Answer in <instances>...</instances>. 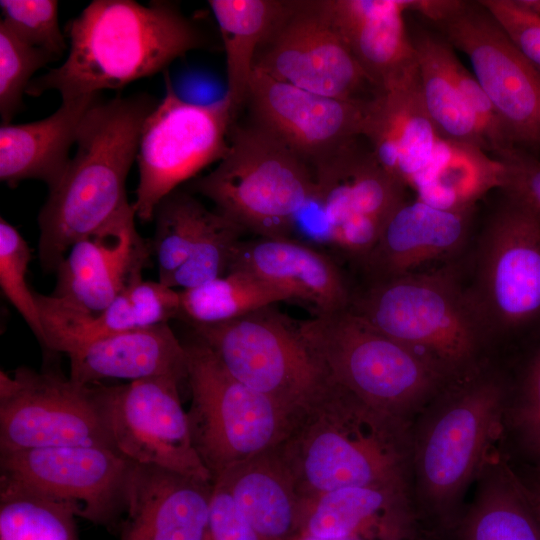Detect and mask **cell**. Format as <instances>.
Here are the masks:
<instances>
[{"mask_svg":"<svg viewBox=\"0 0 540 540\" xmlns=\"http://www.w3.org/2000/svg\"><path fill=\"white\" fill-rule=\"evenodd\" d=\"M509 392L478 363L454 376L411 425L410 490L427 531L439 538L506 431Z\"/></svg>","mask_w":540,"mask_h":540,"instance_id":"6da1fadb","label":"cell"},{"mask_svg":"<svg viewBox=\"0 0 540 540\" xmlns=\"http://www.w3.org/2000/svg\"><path fill=\"white\" fill-rule=\"evenodd\" d=\"M68 55L30 82L26 94L57 91L62 100L100 95L164 71L211 41L172 1L94 0L65 26Z\"/></svg>","mask_w":540,"mask_h":540,"instance_id":"7a4b0ae2","label":"cell"},{"mask_svg":"<svg viewBox=\"0 0 540 540\" xmlns=\"http://www.w3.org/2000/svg\"><path fill=\"white\" fill-rule=\"evenodd\" d=\"M411 425L329 378L277 448L303 502L345 487L410 485Z\"/></svg>","mask_w":540,"mask_h":540,"instance_id":"3957f363","label":"cell"},{"mask_svg":"<svg viewBox=\"0 0 540 540\" xmlns=\"http://www.w3.org/2000/svg\"><path fill=\"white\" fill-rule=\"evenodd\" d=\"M159 101L147 93L91 105L79 127L76 151L38 215L42 269L56 272L70 248L131 206L126 179L142 129Z\"/></svg>","mask_w":540,"mask_h":540,"instance_id":"277c9868","label":"cell"},{"mask_svg":"<svg viewBox=\"0 0 540 540\" xmlns=\"http://www.w3.org/2000/svg\"><path fill=\"white\" fill-rule=\"evenodd\" d=\"M364 138L378 162L429 205L472 208L489 189L501 188L499 160L449 140L434 125L422 103L418 68L373 97Z\"/></svg>","mask_w":540,"mask_h":540,"instance_id":"5b68a950","label":"cell"},{"mask_svg":"<svg viewBox=\"0 0 540 540\" xmlns=\"http://www.w3.org/2000/svg\"><path fill=\"white\" fill-rule=\"evenodd\" d=\"M326 375L376 409L413 423L454 376L348 309L296 322Z\"/></svg>","mask_w":540,"mask_h":540,"instance_id":"8992f818","label":"cell"},{"mask_svg":"<svg viewBox=\"0 0 540 540\" xmlns=\"http://www.w3.org/2000/svg\"><path fill=\"white\" fill-rule=\"evenodd\" d=\"M348 310L452 376L479 363L486 323L473 295L447 271L372 281L352 294Z\"/></svg>","mask_w":540,"mask_h":540,"instance_id":"52a82bcc","label":"cell"},{"mask_svg":"<svg viewBox=\"0 0 540 540\" xmlns=\"http://www.w3.org/2000/svg\"><path fill=\"white\" fill-rule=\"evenodd\" d=\"M244 232L292 237L314 192L311 166L264 130L232 125L225 156L191 183Z\"/></svg>","mask_w":540,"mask_h":540,"instance_id":"ba28073f","label":"cell"},{"mask_svg":"<svg viewBox=\"0 0 540 540\" xmlns=\"http://www.w3.org/2000/svg\"><path fill=\"white\" fill-rule=\"evenodd\" d=\"M183 343L192 443L213 482L232 466L278 445L295 413L234 378L196 336Z\"/></svg>","mask_w":540,"mask_h":540,"instance_id":"9c48e42d","label":"cell"},{"mask_svg":"<svg viewBox=\"0 0 540 540\" xmlns=\"http://www.w3.org/2000/svg\"><path fill=\"white\" fill-rule=\"evenodd\" d=\"M192 327L234 378L291 412L329 382L297 323L273 306L232 321Z\"/></svg>","mask_w":540,"mask_h":540,"instance_id":"30bf717a","label":"cell"},{"mask_svg":"<svg viewBox=\"0 0 540 540\" xmlns=\"http://www.w3.org/2000/svg\"><path fill=\"white\" fill-rule=\"evenodd\" d=\"M165 84V96L147 117L138 145L132 205L142 222L153 220L158 204L182 183L225 156L236 122L225 97L192 103L177 95L168 74Z\"/></svg>","mask_w":540,"mask_h":540,"instance_id":"8fae6325","label":"cell"},{"mask_svg":"<svg viewBox=\"0 0 540 540\" xmlns=\"http://www.w3.org/2000/svg\"><path fill=\"white\" fill-rule=\"evenodd\" d=\"M360 138L311 166L314 192L307 206L317 209L322 239L359 263L406 200V186L378 162L371 147L359 146Z\"/></svg>","mask_w":540,"mask_h":540,"instance_id":"7c38bea8","label":"cell"},{"mask_svg":"<svg viewBox=\"0 0 540 540\" xmlns=\"http://www.w3.org/2000/svg\"><path fill=\"white\" fill-rule=\"evenodd\" d=\"M133 465L117 450L96 445L0 452V483L61 503L96 525L113 527L126 511Z\"/></svg>","mask_w":540,"mask_h":540,"instance_id":"4fadbf2b","label":"cell"},{"mask_svg":"<svg viewBox=\"0 0 540 540\" xmlns=\"http://www.w3.org/2000/svg\"><path fill=\"white\" fill-rule=\"evenodd\" d=\"M86 445L115 449L91 385L27 367L0 372V452Z\"/></svg>","mask_w":540,"mask_h":540,"instance_id":"5bb4252c","label":"cell"},{"mask_svg":"<svg viewBox=\"0 0 540 540\" xmlns=\"http://www.w3.org/2000/svg\"><path fill=\"white\" fill-rule=\"evenodd\" d=\"M174 377L104 386L92 384L115 449L135 464L154 465L212 481L196 453Z\"/></svg>","mask_w":540,"mask_h":540,"instance_id":"9a60e30c","label":"cell"},{"mask_svg":"<svg viewBox=\"0 0 540 540\" xmlns=\"http://www.w3.org/2000/svg\"><path fill=\"white\" fill-rule=\"evenodd\" d=\"M435 25L469 58L514 147L540 158V71L479 1Z\"/></svg>","mask_w":540,"mask_h":540,"instance_id":"2e32d148","label":"cell"},{"mask_svg":"<svg viewBox=\"0 0 540 540\" xmlns=\"http://www.w3.org/2000/svg\"><path fill=\"white\" fill-rule=\"evenodd\" d=\"M254 70L338 99H368L364 91H378L335 30L324 0L287 1L257 51Z\"/></svg>","mask_w":540,"mask_h":540,"instance_id":"e0dca14e","label":"cell"},{"mask_svg":"<svg viewBox=\"0 0 540 540\" xmlns=\"http://www.w3.org/2000/svg\"><path fill=\"white\" fill-rule=\"evenodd\" d=\"M506 196L485 229L473 295L486 325L501 329L540 315V212Z\"/></svg>","mask_w":540,"mask_h":540,"instance_id":"ac0fdd59","label":"cell"},{"mask_svg":"<svg viewBox=\"0 0 540 540\" xmlns=\"http://www.w3.org/2000/svg\"><path fill=\"white\" fill-rule=\"evenodd\" d=\"M373 97H328L254 70L246 103L255 126L311 166L365 136Z\"/></svg>","mask_w":540,"mask_h":540,"instance_id":"d6986e66","label":"cell"},{"mask_svg":"<svg viewBox=\"0 0 540 540\" xmlns=\"http://www.w3.org/2000/svg\"><path fill=\"white\" fill-rule=\"evenodd\" d=\"M133 205L76 242L59 264L51 293L63 304L85 312L105 310L150 261L151 242L137 233Z\"/></svg>","mask_w":540,"mask_h":540,"instance_id":"ffe728a7","label":"cell"},{"mask_svg":"<svg viewBox=\"0 0 540 540\" xmlns=\"http://www.w3.org/2000/svg\"><path fill=\"white\" fill-rule=\"evenodd\" d=\"M299 533L358 540H432L407 483L345 487L306 500Z\"/></svg>","mask_w":540,"mask_h":540,"instance_id":"44dd1931","label":"cell"},{"mask_svg":"<svg viewBox=\"0 0 540 540\" xmlns=\"http://www.w3.org/2000/svg\"><path fill=\"white\" fill-rule=\"evenodd\" d=\"M212 489V481L134 463L120 540H208Z\"/></svg>","mask_w":540,"mask_h":540,"instance_id":"7402d4cb","label":"cell"},{"mask_svg":"<svg viewBox=\"0 0 540 540\" xmlns=\"http://www.w3.org/2000/svg\"><path fill=\"white\" fill-rule=\"evenodd\" d=\"M254 274L309 304L315 315L348 309L352 294L336 262L293 237L240 240L228 271ZM227 271V272H228Z\"/></svg>","mask_w":540,"mask_h":540,"instance_id":"603a6c76","label":"cell"},{"mask_svg":"<svg viewBox=\"0 0 540 540\" xmlns=\"http://www.w3.org/2000/svg\"><path fill=\"white\" fill-rule=\"evenodd\" d=\"M472 209H442L419 199L405 200L389 216L360 264L372 282L414 272L454 253L466 240Z\"/></svg>","mask_w":540,"mask_h":540,"instance_id":"cb8c5ba5","label":"cell"},{"mask_svg":"<svg viewBox=\"0 0 540 540\" xmlns=\"http://www.w3.org/2000/svg\"><path fill=\"white\" fill-rule=\"evenodd\" d=\"M349 51L379 91L417 69L405 0H324Z\"/></svg>","mask_w":540,"mask_h":540,"instance_id":"d4e9b609","label":"cell"},{"mask_svg":"<svg viewBox=\"0 0 540 540\" xmlns=\"http://www.w3.org/2000/svg\"><path fill=\"white\" fill-rule=\"evenodd\" d=\"M69 378L79 385L103 379L131 381L187 378V356L168 323L134 328L99 339L68 354Z\"/></svg>","mask_w":540,"mask_h":540,"instance_id":"484cf974","label":"cell"},{"mask_svg":"<svg viewBox=\"0 0 540 540\" xmlns=\"http://www.w3.org/2000/svg\"><path fill=\"white\" fill-rule=\"evenodd\" d=\"M100 95L62 100L48 117L0 127V179L10 187L24 180L44 182L49 191L62 179L70 162L81 122Z\"/></svg>","mask_w":540,"mask_h":540,"instance_id":"4316f807","label":"cell"},{"mask_svg":"<svg viewBox=\"0 0 540 540\" xmlns=\"http://www.w3.org/2000/svg\"><path fill=\"white\" fill-rule=\"evenodd\" d=\"M455 524L437 540H540V522L506 454L495 448Z\"/></svg>","mask_w":540,"mask_h":540,"instance_id":"83f0119b","label":"cell"},{"mask_svg":"<svg viewBox=\"0 0 540 540\" xmlns=\"http://www.w3.org/2000/svg\"><path fill=\"white\" fill-rule=\"evenodd\" d=\"M220 482L263 540H287L300 531L303 500L277 445L213 480Z\"/></svg>","mask_w":540,"mask_h":540,"instance_id":"f1b7e54d","label":"cell"},{"mask_svg":"<svg viewBox=\"0 0 540 540\" xmlns=\"http://www.w3.org/2000/svg\"><path fill=\"white\" fill-rule=\"evenodd\" d=\"M411 36L423 106L439 132L451 141L486 152L474 118L460 89L453 47L425 30ZM487 153V152H486Z\"/></svg>","mask_w":540,"mask_h":540,"instance_id":"f546056e","label":"cell"},{"mask_svg":"<svg viewBox=\"0 0 540 540\" xmlns=\"http://www.w3.org/2000/svg\"><path fill=\"white\" fill-rule=\"evenodd\" d=\"M287 1L210 0L226 56L227 91L231 114L236 117L247 102L254 60L263 40L282 15Z\"/></svg>","mask_w":540,"mask_h":540,"instance_id":"4dcf8cb0","label":"cell"},{"mask_svg":"<svg viewBox=\"0 0 540 540\" xmlns=\"http://www.w3.org/2000/svg\"><path fill=\"white\" fill-rule=\"evenodd\" d=\"M180 294V318L191 326L224 323L279 302L292 301L282 289L240 270L180 290Z\"/></svg>","mask_w":540,"mask_h":540,"instance_id":"1f68e13d","label":"cell"},{"mask_svg":"<svg viewBox=\"0 0 540 540\" xmlns=\"http://www.w3.org/2000/svg\"><path fill=\"white\" fill-rule=\"evenodd\" d=\"M44 331L43 346L70 354L99 339L138 328L124 291L100 313L71 308L50 295L36 293Z\"/></svg>","mask_w":540,"mask_h":540,"instance_id":"d6a6232c","label":"cell"},{"mask_svg":"<svg viewBox=\"0 0 540 540\" xmlns=\"http://www.w3.org/2000/svg\"><path fill=\"white\" fill-rule=\"evenodd\" d=\"M213 211L187 191L176 189L167 195L154 213L152 253L158 265L159 281L167 284L187 260Z\"/></svg>","mask_w":540,"mask_h":540,"instance_id":"836d02e7","label":"cell"},{"mask_svg":"<svg viewBox=\"0 0 540 540\" xmlns=\"http://www.w3.org/2000/svg\"><path fill=\"white\" fill-rule=\"evenodd\" d=\"M67 506L0 483V540H80Z\"/></svg>","mask_w":540,"mask_h":540,"instance_id":"e575fe53","label":"cell"},{"mask_svg":"<svg viewBox=\"0 0 540 540\" xmlns=\"http://www.w3.org/2000/svg\"><path fill=\"white\" fill-rule=\"evenodd\" d=\"M244 233L238 225L214 210L189 257L166 285L184 290L226 274L233 251Z\"/></svg>","mask_w":540,"mask_h":540,"instance_id":"d590c367","label":"cell"},{"mask_svg":"<svg viewBox=\"0 0 540 540\" xmlns=\"http://www.w3.org/2000/svg\"><path fill=\"white\" fill-rule=\"evenodd\" d=\"M56 61L50 54L20 39L0 21V115L2 124H9L22 107L23 94L33 75Z\"/></svg>","mask_w":540,"mask_h":540,"instance_id":"8d00e7d4","label":"cell"},{"mask_svg":"<svg viewBox=\"0 0 540 540\" xmlns=\"http://www.w3.org/2000/svg\"><path fill=\"white\" fill-rule=\"evenodd\" d=\"M30 249L18 230L5 219H0V287L3 295L22 316L26 324L43 345L36 293L26 282L30 262Z\"/></svg>","mask_w":540,"mask_h":540,"instance_id":"74e56055","label":"cell"},{"mask_svg":"<svg viewBox=\"0 0 540 540\" xmlns=\"http://www.w3.org/2000/svg\"><path fill=\"white\" fill-rule=\"evenodd\" d=\"M2 19L27 44L59 60L67 50L55 0H1Z\"/></svg>","mask_w":540,"mask_h":540,"instance_id":"f35d334b","label":"cell"},{"mask_svg":"<svg viewBox=\"0 0 540 540\" xmlns=\"http://www.w3.org/2000/svg\"><path fill=\"white\" fill-rule=\"evenodd\" d=\"M507 428L531 455L540 460V350L529 364L516 399H509Z\"/></svg>","mask_w":540,"mask_h":540,"instance_id":"ab89813d","label":"cell"},{"mask_svg":"<svg viewBox=\"0 0 540 540\" xmlns=\"http://www.w3.org/2000/svg\"><path fill=\"white\" fill-rule=\"evenodd\" d=\"M455 69L460 89L474 118L486 152L492 153V157L497 159L514 149L515 147L494 105L475 76L459 60Z\"/></svg>","mask_w":540,"mask_h":540,"instance_id":"60d3db41","label":"cell"},{"mask_svg":"<svg viewBox=\"0 0 540 540\" xmlns=\"http://www.w3.org/2000/svg\"><path fill=\"white\" fill-rule=\"evenodd\" d=\"M515 47L540 71V12L520 0H482Z\"/></svg>","mask_w":540,"mask_h":540,"instance_id":"b9f144b4","label":"cell"},{"mask_svg":"<svg viewBox=\"0 0 540 540\" xmlns=\"http://www.w3.org/2000/svg\"><path fill=\"white\" fill-rule=\"evenodd\" d=\"M124 293L138 328L165 324L173 318H180V291L159 280L144 281L139 277L127 286Z\"/></svg>","mask_w":540,"mask_h":540,"instance_id":"7bdbcfd3","label":"cell"},{"mask_svg":"<svg viewBox=\"0 0 540 540\" xmlns=\"http://www.w3.org/2000/svg\"><path fill=\"white\" fill-rule=\"evenodd\" d=\"M498 160L503 167L501 189L540 212V158L515 148Z\"/></svg>","mask_w":540,"mask_h":540,"instance_id":"ee69618b","label":"cell"},{"mask_svg":"<svg viewBox=\"0 0 540 540\" xmlns=\"http://www.w3.org/2000/svg\"><path fill=\"white\" fill-rule=\"evenodd\" d=\"M208 540H263L218 481L213 482Z\"/></svg>","mask_w":540,"mask_h":540,"instance_id":"f6af8a7d","label":"cell"},{"mask_svg":"<svg viewBox=\"0 0 540 540\" xmlns=\"http://www.w3.org/2000/svg\"><path fill=\"white\" fill-rule=\"evenodd\" d=\"M407 11L417 12L434 24L455 14L465 3L457 0H405Z\"/></svg>","mask_w":540,"mask_h":540,"instance_id":"bcb514c9","label":"cell"},{"mask_svg":"<svg viewBox=\"0 0 540 540\" xmlns=\"http://www.w3.org/2000/svg\"><path fill=\"white\" fill-rule=\"evenodd\" d=\"M519 479H520V481L522 483L523 489H524L525 494H526V496H527V498L529 500V503H530L536 517L538 518V520L540 522V491H538V490L534 489L533 487L529 486L528 484H526L520 477H519Z\"/></svg>","mask_w":540,"mask_h":540,"instance_id":"7dc6e473","label":"cell"},{"mask_svg":"<svg viewBox=\"0 0 540 540\" xmlns=\"http://www.w3.org/2000/svg\"><path fill=\"white\" fill-rule=\"evenodd\" d=\"M287 540H358L353 538H325L306 533H298Z\"/></svg>","mask_w":540,"mask_h":540,"instance_id":"c3c4849f","label":"cell"},{"mask_svg":"<svg viewBox=\"0 0 540 540\" xmlns=\"http://www.w3.org/2000/svg\"><path fill=\"white\" fill-rule=\"evenodd\" d=\"M516 473L526 484L540 491V468L537 469L530 477L521 476L518 472Z\"/></svg>","mask_w":540,"mask_h":540,"instance_id":"681fc988","label":"cell"},{"mask_svg":"<svg viewBox=\"0 0 540 540\" xmlns=\"http://www.w3.org/2000/svg\"><path fill=\"white\" fill-rule=\"evenodd\" d=\"M520 2L527 8L540 12V0H520Z\"/></svg>","mask_w":540,"mask_h":540,"instance_id":"f907efd6","label":"cell"}]
</instances>
